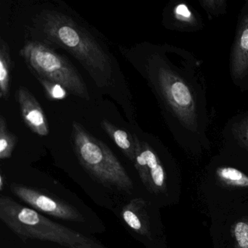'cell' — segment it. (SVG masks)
I'll list each match as a JSON object with an SVG mask.
<instances>
[{"label":"cell","mask_w":248,"mask_h":248,"mask_svg":"<svg viewBox=\"0 0 248 248\" xmlns=\"http://www.w3.org/2000/svg\"><path fill=\"white\" fill-rule=\"evenodd\" d=\"M45 44L60 47L76 59L100 88L111 78V59L88 30L59 11L44 10L37 17Z\"/></svg>","instance_id":"6da1fadb"},{"label":"cell","mask_w":248,"mask_h":248,"mask_svg":"<svg viewBox=\"0 0 248 248\" xmlns=\"http://www.w3.org/2000/svg\"><path fill=\"white\" fill-rule=\"evenodd\" d=\"M0 219L24 242L34 239L69 248H107L92 238L21 205L8 196H0Z\"/></svg>","instance_id":"7a4b0ae2"},{"label":"cell","mask_w":248,"mask_h":248,"mask_svg":"<svg viewBox=\"0 0 248 248\" xmlns=\"http://www.w3.org/2000/svg\"><path fill=\"white\" fill-rule=\"evenodd\" d=\"M72 137L77 157L92 176L107 186L126 192L133 190L131 178L106 143L93 136L78 122L72 123Z\"/></svg>","instance_id":"3957f363"},{"label":"cell","mask_w":248,"mask_h":248,"mask_svg":"<svg viewBox=\"0 0 248 248\" xmlns=\"http://www.w3.org/2000/svg\"><path fill=\"white\" fill-rule=\"evenodd\" d=\"M20 55L37 79L56 82L75 96L89 101L88 87L78 69L67 58L43 42L28 41Z\"/></svg>","instance_id":"277c9868"},{"label":"cell","mask_w":248,"mask_h":248,"mask_svg":"<svg viewBox=\"0 0 248 248\" xmlns=\"http://www.w3.org/2000/svg\"><path fill=\"white\" fill-rule=\"evenodd\" d=\"M155 80L159 93L178 120L188 128H196L197 114L194 97L188 84L168 66L159 65Z\"/></svg>","instance_id":"5b68a950"},{"label":"cell","mask_w":248,"mask_h":248,"mask_svg":"<svg viewBox=\"0 0 248 248\" xmlns=\"http://www.w3.org/2000/svg\"><path fill=\"white\" fill-rule=\"evenodd\" d=\"M11 190L20 200L31 206L33 210L62 220L78 222L85 220L83 216L74 206L40 190L16 184L11 186Z\"/></svg>","instance_id":"8992f818"},{"label":"cell","mask_w":248,"mask_h":248,"mask_svg":"<svg viewBox=\"0 0 248 248\" xmlns=\"http://www.w3.org/2000/svg\"><path fill=\"white\" fill-rule=\"evenodd\" d=\"M16 98L27 127L38 136H47L49 126L47 117L37 98L25 87H20L17 90Z\"/></svg>","instance_id":"52a82bcc"},{"label":"cell","mask_w":248,"mask_h":248,"mask_svg":"<svg viewBox=\"0 0 248 248\" xmlns=\"http://www.w3.org/2000/svg\"><path fill=\"white\" fill-rule=\"evenodd\" d=\"M232 73L236 78L245 76L248 72V13L241 19L232 60Z\"/></svg>","instance_id":"ba28073f"},{"label":"cell","mask_w":248,"mask_h":248,"mask_svg":"<svg viewBox=\"0 0 248 248\" xmlns=\"http://www.w3.org/2000/svg\"><path fill=\"white\" fill-rule=\"evenodd\" d=\"M146 207L144 200L135 199L123 208L122 217L126 224L136 233L151 238L150 225Z\"/></svg>","instance_id":"9c48e42d"},{"label":"cell","mask_w":248,"mask_h":248,"mask_svg":"<svg viewBox=\"0 0 248 248\" xmlns=\"http://www.w3.org/2000/svg\"><path fill=\"white\" fill-rule=\"evenodd\" d=\"M141 146L147 163L152 192H165L167 190L166 174L160 160L147 143L141 142Z\"/></svg>","instance_id":"30bf717a"},{"label":"cell","mask_w":248,"mask_h":248,"mask_svg":"<svg viewBox=\"0 0 248 248\" xmlns=\"http://www.w3.org/2000/svg\"><path fill=\"white\" fill-rule=\"evenodd\" d=\"M101 127L115 144L123 151L126 156L135 163L136 161V143L134 139L127 132L111 124L107 120H103Z\"/></svg>","instance_id":"8fae6325"},{"label":"cell","mask_w":248,"mask_h":248,"mask_svg":"<svg viewBox=\"0 0 248 248\" xmlns=\"http://www.w3.org/2000/svg\"><path fill=\"white\" fill-rule=\"evenodd\" d=\"M13 63L9 46L5 40H0V98L8 100L11 89Z\"/></svg>","instance_id":"7c38bea8"},{"label":"cell","mask_w":248,"mask_h":248,"mask_svg":"<svg viewBox=\"0 0 248 248\" xmlns=\"http://www.w3.org/2000/svg\"><path fill=\"white\" fill-rule=\"evenodd\" d=\"M219 181L224 186L233 188H248V176L242 171L231 168L222 167L216 171Z\"/></svg>","instance_id":"4fadbf2b"},{"label":"cell","mask_w":248,"mask_h":248,"mask_svg":"<svg viewBox=\"0 0 248 248\" xmlns=\"http://www.w3.org/2000/svg\"><path fill=\"white\" fill-rule=\"evenodd\" d=\"M16 142V136L10 131L5 117L0 116V159L11 157Z\"/></svg>","instance_id":"5bb4252c"},{"label":"cell","mask_w":248,"mask_h":248,"mask_svg":"<svg viewBox=\"0 0 248 248\" xmlns=\"http://www.w3.org/2000/svg\"><path fill=\"white\" fill-rule=\"evenodd\" d=\"M135 143H136V161L135 167L139 172L140 180L143 182L146 188L152 192V184H151L150 177L148 171L147 163L146 158L142 149L141 141H140L138 137L134 136Z\"/></svg>","instance_id":"9a60e30c"},{"label":"cell","mask_w":248,"mask_h":248,"mask_svg":"<svg viewBox=\"0 0 248 248\" xmlns=\"http://www.w3.org/2000/svg\"><path fill=\"white\" fill-rule=\"evenodd\" d=\"M236 248H248V218L237 220L232 228Z\"/></svg>","instance_id":"2e32d148"},{"label":"cell","mask_w":248,"mask_h":248,"mask_svg":"<svg viewBox=\"0 0 248 248\" xmlns=\"http://www.w3.org/2000/svg\"><path fill=\"white\" fill-rule=\"evenodd\" d=\"M38 80L43 86L46 92V96L48 99L59 101V100L65 99L67 97L69 92L62 85L56 82L46 80V79H40Z\"/></svg>","instance_id":"e0dca14e"},{"label":"cell","mask_w":248,"mask_h":248,"mask_svg":"<svg viewBox=\"0 0 248 248\" xmlns=\"http://www.w3.org/2000/svg\"><path fill=\"white\" fill-rule=\"evenodd\" d=\"M200 3L203 9L213 15L223 14L226 11V2L224 0H202Z\"/></svg>","instance_id":"ac0fdd59"},{"label":"cell","mask_w":248,"mask_h":248,"mask_svg":"<svg viewBox=\"0 0 248 248\" xmlns=\"http://www.w3.org/2000/svg\"><path fill=\"white\" fill-rule=\"evenodd\" d=\"M175 17L178 21L185 23H191L194 21V16L189 8L184 4L177 5L174 10Z\"/></svg>","instance_id":"d6986e66"},{"label":"cell","mask_w":248,"mask_h":248,"mask_svg":"<svg viewBox=\"0 0 248 248\" xmlns=\"http://www.w3.org/2000/svg\"><path fill=\"white\" fill-rule=\"evenodd\" d=\"M236 134L239 140L248 148V118L245 119L236 127Z\"/></svg>","instance_id":"ffe728a7"},{"label":"cell","mask_w":248,"mask_h":248,"mask_svg":"<svg viewBox=\"0 0 248 248\" xmlns=\"http://www.w3.org/2000/svg\"><path fill=\"white\" fill-rule=\"evenodd\" d=\"M3 186H4V177L3 175H0V190L2 191L3 189Z\"/></svg>","instance_id":"44dd1931"}]
</instances>
